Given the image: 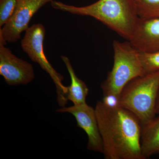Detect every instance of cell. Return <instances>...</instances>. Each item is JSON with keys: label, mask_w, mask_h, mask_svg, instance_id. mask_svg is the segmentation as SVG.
Masks as SVG:
<instances>
[{"label": "cell", "mask_w": 159, "mask_h": 159, "mask_svg": "<svg viewBox=\"0 0 159 159\" xmlns=\"http://www.w3.org/2000/svg\"><path fill=\"white\" fill-rule=\"evenodd\" d=\"M104 159H145L141 149L142 125L130 111L97 102L95 107Z\"/></svg>", "instance_id": "6da1fadb"}, {"label": "cell", "mask_w": 159, "mask_h": 159, "mask_svg": "<svg viewBox=\"0 0 159 159\" xmlns=\"http://www.w3.org/2000/svg\"><path fill=\"white\" fill-rule=\"evenodd\" d=\"M51 5L54 9L72 14L94 18L128 41L140 19L133 0H99L83 7L54 1Z\"/></svg>", "instance_id": "7a4b0ae2"}, {"label": "cell", "mask_w": 159, "mask_h": 159, "mask_svg": "<svg viewBox=\"0 0 159 159\" xmlns=\"http://www.w3.org/2000/svg\"><path fill=\"white\" fill-rule=\"evenodd\" d=\"M159 71L134 78L125 86L120 96V106L135 115L142 124L156 116Z\"/></svg>", "instance_id": "3957f363"}, {"label": "cell", "mask_w": 159, "mask_h": 159, "mask_svg": "<svg viewBox=\"0 0 159 159\" xmlns=\"http://www.w3.org/2000/svg\"><path fill=\"white\" fill-rule=\"evenodd\" d=\"M114 64L106 79L101 84L103 95L120 96L125 86L134 78L145 75L139 57V51L129 41L114 40Z\"/></svg>", "instance_id": "277c9868"}, {"label": "cell", "mask_w": 159, "mask_h": 159, "mask_svg": "<svg viewBox=\"0 0 159 159\" xmlns=\"http://www.w3.org/2000/svg\"><path fill=\"white\" fill-rule=\"evenodd\" d=\"M21 41L23 51L28 54L33 62L37 63L43 70L50 75L56 86L57 101L61 107L67 103L68 87L63 85L64 77L57 72L46 57L44 51L46 30L41 24H34L25 31Z\"/></svg>", "instance_id": "5b68a950"}, {"label": "cell", "mask_w": 159, "mask_h": 159, "mask_svg": "<svg viewBox=\"0 0 159 159\" xmlns=\"http://www.w3.org/2000/svg\"><path fill=\"white\" fill-rule=\"evenodd\" d=\"M54 0H17L16 8L12 17L0 29V43L16 42L21 34L29 28L31 18L40 9Z\"/></svg>", "instance_id": "8992f818"}, {"label": "cell", "mask_w": 159, "mask_h": 159, "mask_svg": "<svg viewBox=\"0 0 159 159\" xmlns=\"http://www.w3.org/2000/svg\"><path fill=\"white\" fill-rule=\"evenodd\" d=\"M0 43V75L9 85H26L32 82L35 75L33 66L12 54Z\"/></svg>", "instance_id": "52a82bcc"}, {"label": "cell", "mask_w": 159, "mask_h": 159, "mask_svg": "<svg viewBox=\"0 0 159 159\" xmlns=\"http://www.w3.org/2000/svg\"><path fill=\"white\" fill-rule=\"evenodd\" d=\"M56 112L73 115L77 121V126L83 129L88 137V150L103 153V143L95 108L85 103L61 107L56 110Z\"/></svg>", "instance_id": "ba28073f"}, {"label": "cell", "mask_w": 159, "mask_h": 159, "mask_svg": "<svg viewBox=\"0 0 159 159\" xmlns=\"http://www.w3.org/2000/svg\"><path fill=\"white\" fill-rule=\"evenodd\" d=\"M128 41L139 51H159V18L139 19Z\"/></svg>", "instance_id": "9c48e42d"}, {"label": "cell", "mask_w": 159, "mask_h": 159, "mask_svg": "<svg viewBox=\"0 0 159 159\" xmlns=\"http://www.w3.org/2000/svg\"><path fill=\"white\" fill-rule=\"evenodd\" d=\"M142 125L141 144L145 159L159 154V114Z\"/></svg>", "instance_id": "30bf717a"}, {"label": "cell", "mask_w": 159, "mask_h": 159, "mask_svg": "<svg viewBox=\"0 0 159 159\" xmlns=\"http://www.w3.org/2000/svg\"><path fill=\"white\" fill-rule=\"evenodd\" d=\"M61 57L65 64L71 78L70 85L68 86V100L73 102L74 105L86 103V100L89 91L87 85L75 74L70 59L63 55Z\"/></svg>", "instance_id": "8fae6325"}, {"label": "cell", "mask_w": 159, "mask_h": 159, "mask_svg": "<svg viewBox=\"0 0 159 159\" xmlns=\"http://www.w3.org/2000/svg\"><path fill=\"white\" fill-rule=\"evenodd\" d=\"M140 18H159V0H133Z\"/></svg>", "instance_id": "7c38bea8"}, {"label": "cell", "mask_w": 159, "mask_h": 159, "mask_svg": "<svg viewBox=\"0 0 159 159\" xmlns=\"http://www.w3.org/2000/svg\"><path fill=\"white\" fill-rule=\"evenodd\" d=\"M139 57L145 74L159 71V51L152 52L139 51Z\"/></svg>", "instance_id": "4fadbf2b"}, {"label": "cell", "mask_w": 159, "mask_h": 159, "mask_svg": "<svg viewBox=\"0 0 159 159\" xmlns=\"http://www.w3.org/2000/svg\"><path fill=\"white\" fill-rule=\"evenodd\" d=\"M17 0H0V29L9 21L14 14Z\"/></svg>", "instance_id": "5bb4252c"}, {"label": "cell", "mask_w": 159, "mask_h": 159, "mask_svg": "<svg viewBox=\"0 0 159 159\" xmlns=\"http://www.w3.org/2000/svg\"><path fill=\"white\" fill-rule=\"evenodd\" d=\"M102 101L104 105L111 108H116L121 106L120 96L114 94L104 95Z\"/></svg>", "instance_id": "9a60e30c"}, {"label": "cell", "mask_w": 159, "mask_h": 159, "mask_svg": "<svg viewBox=\"0 0 159 159\" xmlns=\"http://www.w3.org/2000/svg\"><path fill=\"white\" fill-rule=\"evenodd\" d=\"M156 113L157 114H159V89L158 93L157 98V104H156Z\"/></svg>", "instance_id": "2e32d148"}]
</instances>
